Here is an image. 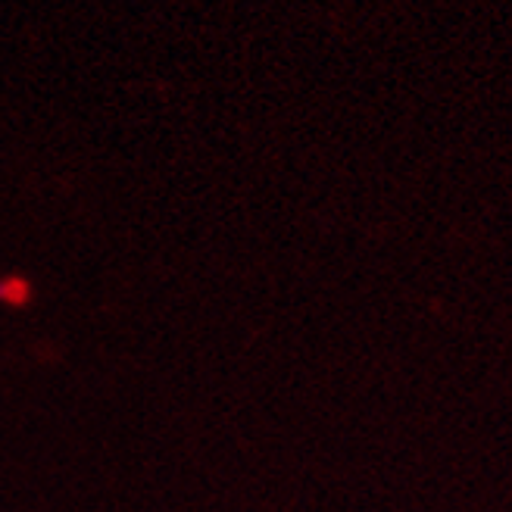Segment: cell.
I'll use <instances>...</instances> for the list:
<instances>
[{
	"label": "cell",
	"mask_w": 512,
	"mask_h": 512,
	"mask_svg": "<svg viewBox=\"0 0 512 512\" xmlns=\"http://www.w3.org/2000/svg\"><path fill=\"white\" fill-rule=\"evenodd\" d=\"M0 297H4L7 303H13V306H19V303H25L32 297V288L25 285V281H0Z\"/></svg>",
	"instance_id": "obj_1"
}]
</instances>
